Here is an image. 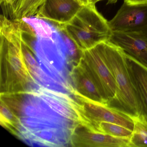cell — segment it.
<instances>
[{
	"label": "cell",
	"instance_id": "cell-1",
	"mask_svg": "<svg viewBox=\"0 0 147 147\" xmlns=\"http://www.w3.org/2000/svg\"><path fill=\"white\" fill-rule=\"evenodd\" d=\"M24 24L23 20H11L1 16V93L36 91L40 86L25 61L22 47Z\"/></svg>",
	"mask_w": 147,
	"mask_h": 147
},
{
	"label": "cell",
	"instance_id": "cell-2",
	"mask_svg": "<svg viewBox=\"0 0 147 147\" xmlns=\"http://www.w3.org/2000/svg\"><path fill=\"white\" fill-rule=\"evenodd\" d=\"M97 46L117 86L115 98L107 106L128 115L133 119L139 118L138 107L127 69L125 52L109 40L102 42Z\"/></svg>",
	"mask_w": 147,
	"mask_h": 147
},
{
	"label": "cell",
	"instance_id": "cell-3",
	"mask_svg": "<svg viewBox=\"0 0 147 147\" xmlns=\"http://www.w3.org/2000/svg\"><path fill=\"white\" fill-rule=\"evenodd\" d=\"M59 28L82 52L109 40L112 33L108 21L92 4L84 5L69 22Z\"/></svg>",
	"mask_w": 147,
	"mask_h": 147
},
{
	"label": "cell",
	"instance_id": "cell-4",
	"mask_svg": "<svg viewBox=\"0 0 147 147\" xmlns=\"http://www.w3.org/2000/svg\"><path fill=\"white\" fill-rule=\"evenodd\" d=\"M4 102L19 117H26L51 120L74 129L78 123L67 119L54 111L36 91L1 93Z\"/></svg>",
	"mask_w": 147,
	"mask_h": 147
},
{
	"label": "cell",
	"instance_id": "cell-5",
	"mask_svg": "<svg viewBox=\"0 0 147 147\" xmlns=\"http://www.w3.org/2000/svg\"><path fill=\"white\" fill-rule=\"evenodd\" d=\"M81 58L107 105L115 98L117 86L114 77L102 59L97 45L83 51Z\"/></svg>",
	"mask_w": 147,
	"mask_h": 147
},
{
	"label": "cell",
	"instance_id": "cell-6",
	"mask_svg": "<svg viewBox=\"0 0 147 147\" xmlns=\"http://www.w3.org/2000/svg\"><path fill=\"white\" fill-rule=\"evenodd\" d=\"M74 96L82 106L86 121V125L90 129L95 131L97 125L100 122H105L122 125L133 131L134 121L128 115L104 104L91 101L79 95Z\"/></svg>",
	"mask_w": 147,
	"mask_h": 147
},
{
	"label": "cell",
	"instance_id": "cell-7",
	"mask_svg": "<svg viewBox=\"0 0 147 147\" xmlns=\"http://www.w3.org/2000/svg\"><path fill=\"white\" fill-rule=\"evenodd\" d=\"M108 23L112 32H137L147 36V4L130 5L124 2Z\"/></svg>",
	"mask_w": 147,
	"mask_h": 147
},
{
	"label": "cell",
	"instance_id": "cell-8",
	"mask_svg": "<svg viewBox=\"0 0 147 147\" xmlns=\"http://www.w3.org/2000/svg\"><path fill=\"white\" fill-rule=\"evenodd\" d=\"M83 6L79 0H45L35 17L55 23L60 28L69 22Z\"/></svg>",
	"mask_w": 147,
	"mask_h": 147
},
{
	"label": "cell",
	"instance_id": "cell-9",
	"mask_svg": "<svg viewBox=\"0 0 147 147\" xmlns=\"http://www.w3.org/2000/svg\"><path fill=\"white\" fill-rule=\"evenodd\" d=\"M129 139L114 137L95 132L82 123H78L72 131L71 146L86 147H129Z\"/></svg>",
	"mask_w": 147,
	"mask_h": 147
},
{
	"label": "cell",
	"instance_id": "cell-10",
	"mask_svg": "<svg viewBox=\"0 0 147 147\" xmlns=\"http://www.w3.org/2000/svg\"><path fill=\"white\" fill-rule=\"evenodd\" d=\"M125 60L138 107L139 118L147 125V67L126 53Z\"/></svg>",
	"mask_w": 147,
	"mask_h": 147
},
{
	"label": "cell",
	"instance_id": "cell-11",
	"mask_svg": "<svg viewBox=\"0 0 147 147\" xmlns=\"http://www.w3.org/2000/svg\"><path fill=\"white\" fill-rule=\"evenodd\" d=\"M109 41L147 67V36L137 32H112Z\"/></svg>",
	"mask_w": 147,
	"mask_h": 147
},
{
	"label": "cell",
	"instance_id": "cell-12",
	"mask_svg": "<svg viewBox=\"0 0 147 147\" xmlns=\"http://www.w3.org/2000/svg\"><path fill=\"white\" fill-rule=\"evenodd\" d=\"M69 76L74 89L73 96L79 95L91 101L106 105L81 58L77 64L71 68Z\"/></svg>",
	"mask_w": 147,
	"mask_h": 147
},
{
	"label": "cell",
	"instance_id": "cell-13",
	"mask_svg": "<svg viewBox=\"0 0 147 147\" xmlns=\"http://www.w3.org/2000/svg\"><path fill=\"white\" fill-rule=\"evenodd\" d=\"M73 129L56 128L25 132H27L45 144L46 147H67L71 146V135Z\"/></svg>",
	"mask_w": 147,
	"mask_h": 147
},
{
	"label": "cell",
	"instance_id": "cell-14",
	"mask_svg": "<svg viewBox=\"0 0 147 147\" xmlns=\"http://www.w3.org/2000/svg\"><path fill=\"white\" fill-rule=\"evenodd\" d=\"M20 124L16 136L19 132L35 131L46 129L64 128L73 129L64 125L51 120L31 117H20Z\"/></svg>",
	"mask_w": 147,
	"mask_h": 147
},
{
	"label": "cell",
	"instance_id": "cell-15",
	"mask_svg": "<svg viewBox=\"0 0 147 147\" xmlns=\"http://www.w3.org/2000/svg\"><path fill=\"white\" fill-rule=\"evenodd\" d=\"M45 0H12L11 12L13 20H21L35 16Z\"/></svg>",
	"mask_w": 147,
	"mask_h": 147
},
{
	"label": "cell",
	"instance_id": "cell-16",
	"mask_svg": "<svg viewBox=\"0 0 147 147\" xmlns=\"http://www.w3.org/2000/svg\"><path fill=\"white\" fill-rule=\"evenodd\" d=\"M96 132L110 135L114 137L130 139L132 134V131L127 128L113 123L100 122L97 125Z\"/></svg>",
	"mask_w": 147,
	"mask_h": 147
},
{
	"label": "cell",
	"instance_id": "cell-17",
	"mask_svg": "<svg viewBox=\"0 0 147 147\" xmlns=\"http://www.w3.org/2000/svg\"><path fill=\"white\" fill-rule=\"evenodd\" d=\"M0 106L1 124L15 136L19 126V117L2 100H1Z\"/></svg>",
	"mask_w": 147,
	"mask_h": 147
},
{
	"label": "cell",
	"instance_id": "cell-18",
	"mask_svg": "<svg viewBox=\"0 0 147 147\" xmlns=\"http://www.w3.org/2000/svg\"><path fill=\"white\" fill-rule=\"evenodd\" d=\"M134 127L129 147H147V125L140 118L133 119Z\"/></svg>",
	"mask_w": 147,
	"mask_h": 147
},
{
	"label": "cell",
	"instance_id": "cell-19",
	"mask_svg": "<svg viewBox=\"0 0 147 147\" xmlns=\"http://www.w3.org/2000/svg\"><path fill=\"white\" fill-rule=\"evenodd\" d=\"M124 2L130 5L147 4V0H124Z\"/></svg>",
	"mask_w": 147,
	"mask_h": 147
},
{
	"label": "cell",
	"instance_id": "cell-20",
	"mask_svg": "<svg viewBox=\"0 0 147 147\" xmlns=\"http://www.w3.org/2000/svg\"><path fill=\"white\" fill-rule=\"evenodd\" d=\"M102 1V0H84V2L86 4H96L98 1ZM118 0H107V4H114L117 2Z\"/></svg>",
	"mask_w": 147,
	"mask_h": 147
},
{
	"label": "cell",
	"instance_id": "cell-21",
	"mask_svg": "<svg viewBox=\"0 0 147 147\" xmlns=\"http://www.w3.org/2000/svg\"><path fill=\"white\" fill-rule=\"evenodd\" d=\"M3 3L5 6L11 7L12 4V0H1V4Z\"/></svg>",
	"mask_w": 147,
	"mask_h": 147
}]
</instances>
